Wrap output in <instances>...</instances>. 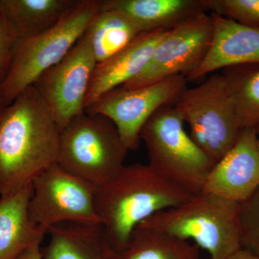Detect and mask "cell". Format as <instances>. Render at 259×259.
Returning <instances> with one entry per match:
<instances>
[{
  "label": "cell",
  "instance_id": "cell-17",
  "mask_svg": "<svg viewBox=\"0 0 259 259\" xmlns=\"http://www.w3.org/2000/svg\"><path fill=\"white\" fill-rule=\"evenodd\" d=\"M100 8L123 12L144 32L169 30L194 15L207 12L204 0H101Z\"/></svg>",
  "mask_w": 259,
  "mask_h": 259
},
{
  "label": "cell",
  "instance_id": "cell-6",
  "mask_svg": "<svg viewBox=\"0 0 259 259\" xmlns=\"http://www.w3.org/2000/svg\"><path fill=\"white\" fill-rule=\"evenodd\" d=\"M173 105L155 112L141 133L149 163L156 171L193 195L201 193L214 163L185 130Z\"/></svg>",
  "mask_w": 259,
  "mask_h": 259
},
{
  "label": "cell",
  "instance_id": "cell-16",
  "mask_svg": "<svg viewBox=\"0 0 259 259\" xmlns=\"http://www.w3.org/2000/svg\"><path fill=\"white\" fill-rule=\"evenodd\" d=\"M32 185L0 197V259H16L25 250L41 245L47 231L30 221L28 204Z\"/></svg>",
  "mask_w": 259,
  "mask_h": 259
},
{
  "label": "cell",
  "instance_id": "cell-28",
  "mask_svg": "<svg viewBox=\"0 0 259 259\" xmlns=\"http://www.w3.org/2000/svg\"><path fill=\"white\" fill-rule=\"evenodd\" d=\"M255 129H256L257 134H258V136H259V121L258 123L256 124V125H255Z\"/></svg>",
  "mask_w": 259,
  "mask_h": 259
},
{
  "label": "cell",
  "instance_id": "cell-9",
  "mask_svg": "<svg viewBox=\"0 0 259 259\" xmlns=\"http://www.w3.org/2000/svg\"><path fill=\"white\" fill-rule=\"evenodd\" d=\"M187 81L185 76L177 75L141 88L120 87L100 97L85 112L110 119L127 149H136L145 124L161 107L174 105L187 89Z\"/></svg>",
  "mask_w": 259,
  "mask_h": 259
},
{
  "label": "cell",
  "instance_id": "cell-2",
  "mask_svg": "<svg viewBox=\"0 0 259 259\" xmlns=\"http://www.w3.org/2000/svg\"><path fill=\"white\" fill-rule=\"evenodd\" d=\"M193 196L149 164L134 163L96 187L95 204L109 241L120 253L140 223Z\"/></svg>",
  "mask_w": 259,
  "mask_h": 259
},
{
  "label": "cell",
  "instance_id": "cell-13",
  "mask_svg": "<svg viewBox=\"0 0 259 259\" xmlns=\"http://www.w3.org/2000/svg\"><path fill=\"white\" fill-rule=\"evenodd\" d=\"M213 37L210 49L193 72L187 76L194 81L230 66L259 64V29L250 28L210 13Z\"/></svg>",
  "mask_w": 259,
  "mask_h": 259
},
{
  "label": "cell",
  "instance_id": "cell-24",
  "mask_svg": "<svg viewBox=\"0 0 259 259\" xmlns=\"http://www.w3.org/2000/svg\"><path fill=\"white\" fill-rule=\"evenodd\" d=\"M19 39L0 8V86L8 75Z\"/></svg>",
  "mask_w": 259,
  "mask_h": 259
},
{
  "label": "cell",
  "instance_id": "cell-3",
  "mask_svg": "<svg viewBox=\"0 0 259 259\" xmlns=\"http://www.w3.org/2000/svg\"><path fill=\"white\" fill-rule=\"evenodd\" d=\"M240 205L202 192L140 224L185 241L192 240L208 252L211 259H227L241 248Z\"/></svg>",
  "mask_w": 259,
  "mask_h": 259
},
{
  "label": "cell",
  "instance_id": "cell-25",
  "mask_svg": "<svg viewBox=\"0 0 259 259\" xmlns=\"http://www.w3.org/2000/svg\"><path fill=\"white\" fill-rule=\"evenodd\" d=\"M16 259H42L41 248L40 245L32 247L25 250Z\"/></svg>",
  "mask_w": 259,
  "mask_h": 259
},
{
  "label": "cell",
  "instance_id": "cell-27",
  "mask_svg": "<svg viewBox=\"0 0 259 259\" xmlns=\"http://www.w3.org/2000/svg\"><path fill=\"white\" fill-rule=\"evenodd\" d=\"M5 107L4 103H3V100H2L1 97H0V113H1L2 110Z\"/></svg>",
  "mask_w": 259,
  "mask_h": 259
},
{
  "label": "cell",
  "instance_id": "cell-18",
  "mask_svg": "<svg viewBox=\"0 0 259 259\" xmlns=\"http://www.w3.org/2000/svg\"><path fill=\"white\" fill-rule=\"evenodd\" d=\"M79 0H0V8L19 40L59 23Z\"/></svg>",
  "mask_w": 259,
  "mask_h": 259
},
{
  "label": "cell",
  "instance_id": "cell-12",
  "mask_svg": "<svg viewBox=\"0 0 259 259\" xmlns=\"http://www.w3.org/2000/svg\"><path fill=\"white\" fill-rule=\"evenodd\" d=\"M259 188L258 134L255 126L242 130L233 148L213 166L202 192L242 203Z\"/></svg>",
  "mask_w": 259,
  "mask_h": 259
},
{
  "label": "cell",
  "instance_id": "cell-20",
  "mask_svg": "<svg viewBox=\"0 0 259 259\" xmlns=\"http://www.w3.org/2000/svg\"><path fill=\"white\" fill-rule=\"evenodd\" d=\"M120 259H200L199 247L142 224L135 228Z\"/></svg>",
  "mask_w": 259,
  "mask_h": 259
},
{
  "label": "cell",
  "instance_id": "cell-23",
  "mask_svg": "<svg viewBox=\"0 0 259 259\" xmlns=\"http://www.w3.org/2000/svg\"><path fill=\"white\" fill-rule=\"evenodd\" d=\"M241 248L259 257V188L240 205Z\"/></svg>",
  "mask_w": 259,
  "mask_h": 259
},
{
  "label": "cell",
  "instance_id": "cell-8",
  "mask_svg": "<svg viewBox=\"0 0 259 259\" xmlns=\"http://www.w3.org/2000/svg\"><path fill=\"white\" fill-rule=\"evenodd\" d=\"M95 192L96 186L71 175L56 163L32 182L29 218L46 231L62 223H101L96 209Z\"/></svg>",
  "mask_w": 259,
  "mask_h": 259
},
{
  "label": "cell",
  "instance_id": "cell-10",
  "mask_svg": "<svg viewBox=\"0 0 259 259\" xmlns=\"http://www.w3.org/2000/svg\"><path fill=\"white\" fill-rule=\"evenodd\" d=\"M212 37L210 14L202 12L187 18L168 30L162 37L144 71L121 87L141 88L177 75L187 77L204 61Z\"/></svg>",
  "mask_w": 259,
  "mask_h": 259
},
{
  "label": "cell",
  "instance_id": "cell-15",
  "mask_svg": "<svg viewBox=\"0 0 259 259\" xmlns=\"http://www.w3.org/2000/svg\"><path fill=\"white\" fill-rule=\"evenodd\" d=\"M42 259H120L102 223H62L48 228Z\"/></svg>",
  "mask_w": 259,
  "mask_h": 259
},
{
  "label": "cell",
  "instance_id": "cell-11",
  "mask_svg": "<svg viewBox=\"0 0 259 259\" xmlns=\"http://www.w3.org/2000/svg\"><path fill=\"white\" fill-rule=\"evenodd\" d=\"M97 64L84 33L62 60L40 75L32 85L47 104L60 132L85 112Z\"/></svg>",
  "mask_w": 259,
  "mask_h": 259
},
{
  "label": "cell",
  "instance_id": "cell-5",
  "mask_svg": "<svg viewBox=\"0 0 259 259\" xmlns=\"http://www.w3.org/2000/svg\"><path fill=\"white\" fill-rule=\"evenodd\" d=\"M127 151L110 119L85 112L61 131L57 164L97 187L125 166Z\"/></svg>",
  "mask_w": 259,
  "mask_h": 259
},
{
  "label": "cell",
  "instance_id": "cell-21",
  "mask_svg": "<svg viewBox=\"0 0 259 259\" xmlns=\"http://www.w3.org/2000/svg\"><path fill=\"white\" fill-rule=\"evenodd\" d=\"M222 74L242 125L255 127L259 121V64L230 66Z\"/></svg>",
  "mask_w": 259,
  "mask_h": 259
},
{
  "label": "cell",
  "instance_id": "cell-1",
  "mask_svg": "<svg viewBox=\"0 0 259 259\" xmlns=\"http://www.w3.org/2000/svg\"><path fill=\"white\" fill-rule=\"evenodd\" d=\"M60 131L34 86L0 113V197L32 185L56 164Z\"/></svg>",
  "mask_w": 259,
  "mask_h": 259
},
{
  "label": "cell",
  "instance_id": "cell-26",
  "mask_svg": "<svg viewBox=\"0 0 259 259\" xmlns=\"http://www.w3.org/2000/svg\"><path fill=\"white\" fill-rule=\"evenodd\" d=\"M227 259H259V257L250 253L248 250L241 248L230 255Z\"/></svg>",
  "mask_w": 259,
  "mask_h": 259
},
{
  "label": "cell",
  "instance_id": "cell-22",
  "mask_svg": "<svg viewBox=\"0 0 259 259\" xmlns=\"http://www.w3.org/2000/svg\"><path fill=\"white\" fill-rule=\"evenodd\" d=\"M207 11L259 29V0H204Z\"/></svg>",
  "mask_w": 259,
  "mask_h": 259
},
{
  "label": "cell",
  "instance_id": "cell-29",
  "mask_svg": "<svg viewBox=\"0 0 259 259\" xmlns=\"http://www.w3.org/2000/svg\"><path fill=\"white\" fill-rule=\"evenodd\" d=\"M258 148L259 151V136H258Z\"/></svg>",
  "mask_w": 259,
  "mask_h": 259
},
{
  "label": "cell",
  "instance_id": "cell-14",
  "mask_svg": "<svg viewBox=\"0 0 259 259\" xmlns=\"http://www.w3.org/2000/svg\"><path fill=\"white\" fill-rule=\"evenodd\" d=\"M168 30L159 29L142 32L120 52L97 64L90 81L86 108L105 94L139 76L147 66L156 46Z\"/></svg>",
  "mask_w": 259,
  "mask_h": 259
},
{
  "label": "cell",
  "instance_id": "cell-19",
  "mask_svg": "<svg viewBox=\"0 0 259 259\" xmlns=\"http://www.w3.org/2000/svg\"><path fill=\"white\" fill-rule=\"evenodd\" d=\"M142 32L139 25L123 12L100 8L85 35L99 64L125 49Z\"/></svg>",
  "mask_w": 259,
  "mask_h": 259
},
{
  "label": "cell",
  "instance_id": "cell-4",
  "mask_svg": "<svg viewBox=\"0 0 259 259\" xmlns=\"http://www.w3.org/2000/svg\"><path fill=\"white\" fill-rule=\"evenodd\" d=\"M100 5L101 0H79L55 25L19 40L9 71L0 86L5 106L64 59L84 35Z\"/></svg>",
  "mask_w": 259,
  "mask_h": 259
},
{
  "label": "cell",
  "instance_id": "cell-7",
  "mask_svg": "<svg viewBox=\"0 0 259 259\" xmlns=\"http://www.w3.org/2000/svg\"><path fill=\"white\" fill-rule=\"evenodd\" d=\"M173 105L190 126V137L214 164L234 146L244 128L222 74L186 89Z\"/></svg>",
  "mask_w": 259,
  "mask_h": 259
}]
</instances>
